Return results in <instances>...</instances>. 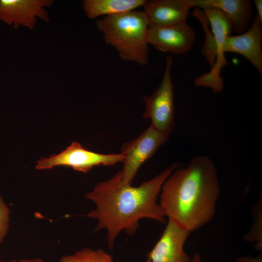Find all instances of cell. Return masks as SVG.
Listing matches in <instances>:
<instances>
[{
    "label": "cell",
    "mask_w": 262,
    "mask_h": 262,
    "mask_svg": "<svg viewBox=\"0 0 262 262\" xmlns=\"http://www.w3.org/2000/svg\"><path fill=\"white\" fill-rule=\"evenodd\" d=\"M219 193L213 162L198 155L167 178L160 193L159 204L168 219L191 232L213 218Z\"/></svg>",
    "instance_id": "7a4b0ae2"
},
{
    "label": "cell",
    "mask_w": 262,
    "mask_h": 262,
    "mask_svg": "<svg viewBox=\"0 0 262 262\" xmlns=\"http://www.w3.org/2000/svg\"><path fill=\"white\" fill-rule=\"evenodd\" d=\"M10 210L0 195V245L8 232L10 223Z\"/></svg>",
    "instance_id": "ac0fdd59"
},
{
    "label": "cell",
    "mask_w": 262,
    "mask_h": 262,
    "mask_svg": "<svg viewBox=\"0 0 262 262\" xmlns=\"http://www.w3.org/2000/svg\"><path fill=\"white\" fill-rule=\"evenodd\" d=\"M190 232L168 219L161 237L147 255L146 262H189L184 250Z\"/></svg>",
    "instance_id": "30bf717a"
},
{
    "label": "cell",
    "mask_w": 262,
    "mask_h": 262,
    "mask_svg": "<svg viewBox=\"0 0 262 262\" xmlns=\"http://www.w3.org/2000/svg\"><path fill=\"white\" fill-rule=\"evenodd\" d=\"M96 26L106 43L116 50L122 60L147 64L149 26L143 11L105 16L97 20Z\"/></svg>",
    "instance_id": "3957f363"
},
{
    "label": "cell",
    "mask_w": 262,
    "mask_h": 262,
    "mask_svg": "<svg viewBox=\"0 0 262 262\" xmlns=\"http://www.w3.org/2000/svg\"><path fill=\"white\" fill-rule=\"evenodd\" d=\"M169 135L150 125L135 139L123 144L121 150L124 155L120 171L122 181L131 184L138 170L168 140Z\"/></svg>",
    "instance_id": "8992f818"
},
{
    "label": "cell",
    "mask_w": 262,
    "mask_h": 262,
    "mask_svg": "<svg viewBox=\"0 0 262 262\" xmlns=\"http://www.w3.org/2000/svg\"><path fill=\"white\" fill-rule=\"evenodd\" d=\"M201 9L206 16L211 27L217 49V55L213 66L210 71L197 77L194 83L197 86L211 88L214 93H221L223 89V79L221 72L227 65L224 50L226 37L231 34L232 25L229 19L219 10L208 7Z\"/></svg>",
    "instance_id": "52a82bcc"
},
{
    "label": "cell",
    "mask_w": 262,
    "mask_h": 262,
    "mask_svg": "<svg viewBox=\"0 0 262 262\" xmlns=\"http://www.w3.org/2000/svg\"><path fill=\"white\" fill-rule=\"evenodd\" d=\"M195 39V32L186 22L148 28V44L164 52L173 54L186 53L191 49Z\"/></svg>",
    "instance_id": "9c48e42d"
},
{
    "label": "cell",
    "mask_w": 262,
    "mask_h": 262,
    "mask_svg": "<svg viewBox=\"0 0 262 262\" xmlns=\"http://www.w3.org/2000/svg\"><path fill=\"white\" fill-rule=\"evenodd\" d=\"M124 158L122 153H98L85 149L78 142H73L61 153L38 160L35 168L47 170L56 166H64L86 173L95 166L115 165L118 163H122Z\"/></svg>",
    "instance_id": "5b68a950"
},
{
    "label": "cell",
    "mask_w": 262,
    "mask_h": 262,
    "mask_svg": "<svg viewBox=\"0 0 262 262\" xmlns=\"http://www.w3.org/2000/svg\"><path fill=\"white\" fill-rule=\"evenodd\" d=\"M53 3L52 0H0V21L13 25L15 29L23 26L33 30L37 17L49 21L45 7Z\"/></svg>",
    "instance_id": "ba28073f"
},
{
    "label": "cell",
    "mask_w": 262,
    "mask_h": 262,
    "mask_svg": "<svg viewBox=\"0 0 262 262\" xmlns=\"http://www.w3.org/2000/svg\"><path fill=\"white\" fill-rule=\"evenodd\" d=\"M47 262L44 260L40 258H34V259H23L20 260H13L8 262Z\"/></svg>",
    "instance_id": "44dd1931"
},
{
    "label": "cell",
    "mask_w": 262,
    "mask_h": 262,
    "mask_svg": "<svg viewBox=\"0 0 262 262\" xmlns=\"http://www.w3.org/2000/svg\"><path fill=\"white\" fill-rule=\"evenodd\" d=\"M236 261L238 262H262V256H259L257 257H243L238 258Z\"/></svg>",
    "instance_id": "d6986e66"
},
{
    "label": "cell",
    "mask_w": 262,
    "mask_h": 262,
    "mask_svg": "<svg viewBox=\"0 0 262 262\" xmlns=\"http://www.w3.org/2000/svg\"><path fill=\"white\" fill-rule=\"evenodd\" d=\"M192 15L199 20L203 27L205 34V40L201 48V53L212 68L215 61L217 49L213 33L209 30V22L203 10L199 8L196 7Z\"/></svg>",
    "instance_id": "9a60e30c"
},
{
    "label": "cell",
    "mask_w": 262,
    "mask_h": 262,
    "mask_svg": "<svg viewBox=\"0 0 262 262\" xmlns=\"http://www.w3.org/2000/svg\"><path fill=\"white\" fill-rule=\"evenodd\" d=\"M189 262H202V261L199 254L195 253L192 257L191 258Z\"/></svg>",
    "instance_id": "7402d4cb"
},
{
    "label": "cell",
    "mask_w": 262,
    "mask_h": 262,
    "mask_svg": "<svg viewBox=\"0 0 262 262\" xmlns=\"http://www.w3.org/2000/svg\"><path fill=\"white\" fill-rule=\"evenodd\" d=\"M262 201L259 200L253 208L254 222L252 227L245 239L247 242L255 243V247L262 250Z\"/></svg>",
    "instance_id": "e0dca14e"
},
{
    "label": "cell",
    "mask_w": 262,
    "mask_h": 262,
    "mask_svg": "<svg viewBox=\"0 0 262 262\" xmlns=\"http://www.w3.org/2000/svg\"><path fill=\"white\" fill-rule=\"evenodd\" d=\"M193 7L216 9L222 12L232 23L233 30L242 33L248 28L252 17L251 2L248 0H190Z\"/></svg>",
    "instance_id": "4fadbf2b"
},
{
    "label": "cell",
    "mask_w": 262,
    "mask_h": 262,
    "mask_svg": "<svg viewBox=\"0 0 262 262\" xmlns=\"http://www.w3.org/2000/svg\"><path fill=\"white\" fill-rule=\"evenodd\" d=\"M262 22L257 16L250 28L236 35H229L226 38L224 50L226 52L238 53L246 58L262 75Z\"/></svg>",
    "instance_id": "8fae6325"
},
{
    "label": "cell",
    "mask_w": 262,
    "mask_h": 262,
    "mask_svg": "<svg viewBox=\"0 0 262 262\" xmlns=\"http://www.w3.org/2000/svg\"><path fill=\"white\" fill-rule=\"evenodd\" d=\"M173 58L165 60L164 73L160 85L151 95L143 97L145 103L144 118L151 120L150 125L167 135L175 127L173 85L171 79Z\"/></svg>",
    "instance_id": "277c9868"
},
{
    "label": "cell",
    "mask_w": 262,
    "mask_h": 262,
    "mask_svg": "<svg viewBox=\"0 0 262 262\" xmlns=\"http://www.w3.org/2000/svg\"><path fill=\"white\" fill-rule=\"evenodd\" d=\"M143 10L149 27H164L186 22L190 0H146Z\"/></svg>",
    "instance_id": "7c38bea8"
},
{
    "label": "cell",
    "mask_w": 262,
    "mask_h": 262,
    "mask_svg": "<svg viewBox=\"0 0 262 262\" xmlns=\"http://www.w3.org/2000/svg\"><path fill=\"white\" fill-rule=\"evenodd\" d=\"M59 262H114L112 255L101 248H83L60 257Z\"/></svg>",
    "instance_id": "2e32d148"
},
{
    "label": "cell",
    "mask_w": 262,
    "mask_h": 262,
    "mask_svg": "<svg viewBox=\"0 0 262 262\" xmlns=\"http://www.w3.org/2000/svg\"><path fill=\"white\" fill-rule=\"evenodd\" d=\"M0 262H5L0 261Z\"/></svg>",
    "instance_id": "603a6c76"
},
{
    "label": "cell",
    "mask_w": 262,
    "mask_h": 262,
    "mask_svg": "<svg viewBox=\"0 0 262 262\" xmlns=\"http://www.w3.org/2000/svg\"><path fill=\"white\" fill-rule=\"evenodd\" d=\"M181 166L180 163H174L137 187L124 183L120 171L108 180L98 182L85 196L96 206L86 214L98 221L94 232L106 229L108 246L112 248L118 234L122 230L129 234H134L142 218L165 223L166 216L157 202V197L165 180Z\"/></svg>",
    "instance_id": "6da1fadb"
},
{
    "label": "cell",
    "mask_w": 262,
    "mask_h": 262,
    "mask_svg": "<svg viewBox=\"0 0 262 262\" xmlns=\"http://www.w3.org/2000/svg\"><path fill=\"white\" fill-rule=\"evenodd\" d=\"M146 0H84L82 8L86 16L94 19L101 16H112L134 11L143 6Z\"/></svg>",
    "instance_id": "5bb4252c"
},
{
    "label": "cell",
    "mask_w": 262,
    "mask_h": 262,
    "mask_svg": "<svg viewBox=\"0 0 262 262\" xmlns=\"http://www.w3.org/2000/svg\"><path fill=\"white\" fill-rule=\"evenodd\" d=\"M254 3L257 10V16L260 21L262 22V0H254Z\"/></svg>",
    "instance_id": "ffe728a7"
}]
</instances>
